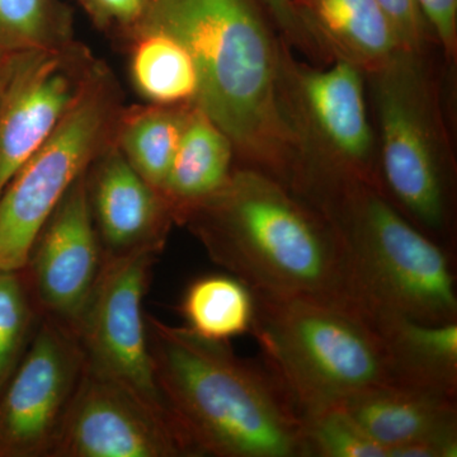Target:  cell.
<instances>
[{"label":"cell","mask_w":457,"mask_h":457,"mask_svg":"<svg viewBox=\"0 0 457 457\" xmlns=\"http://www.w3.org/2000/svg\"><path fill=\"white\" fill-rule=\"evenodd\" d=\"M173 36L198 74L195 106L233 143L248 167L293 188L305 143L288 89V56L255 0H149L135 32Z\"/></svg>","instance_id":"6da1fadb"},{"label":"cell","mask_w":457,"mask_h":457,"mask_svg":"<svg viewBox=\"0 0 457 457\" xmlns=\"http://www.w3.org/2000/svg\"><path fill=\"white\" fill-rule=\"evenodd\" d=\"M429 31L447 55L453 56L457 42V0H417Z\"/></svg>","instance_id":"4316f807"},{"label":"cell","mask_w":457,"mask_h":457,"mask_svg":"<svg viewBox=\"0 0 457 457\" xmlns=\"http://www.w3.org/2000/svg\"><path fill=\"white\" fill-rule=\"evenodd\" d=\"M84 365L73 328L41 315L0 394V457H49Z\"/></svg>","instance_id":"30bf717a"},{"label":"cell","mask_w":457,"mask_h":457,"mask_svg":"<svg viewBox=\"0 0 457 457\" xmlns=\"http://www.w3.org/2000/svg\"><path fill=\"white\" fill-rule=\"evenodd\" d=\"M306 457H389L341 407L302 417Z\"/></svg>","instance_id":"cb8c5ba5"},{"label":"cell","mask_w":457,"mask_h":457,"mask_svg":"<svg viewBox=\"0 0 457 457\" xmlns=\"http://www.w3.org/2000/svg\"><path fill=\"white\" fill-rule=\"evenodd\" d=\"M87 173L75 180L42 228L25 269L38 312L74 330L104 264Z\"/></svg>","instance_id":"4fadbf2b"},{"label":"cell","mask_w":457,"mask_h":457,"mask_svg":"<svg viewBox=\"0 0 457 457\" xmlns=\"http://www.w3.org/2000/svg\"><path fill=\"white\" fill-rule=\"evenodd\" d=\"M180 312L192 332L212 341L228 342L251 333L255 297L245 282L228 273L204 276L188 286Z\"/></svg>","instance_id":"44dd1931"},{"label":"cell","mask_w":457,"mask_h":457,"mask_svg":"<svg viewBox=\"0 0 457 457\" xmlns=\"http://www.w3.org/2000/svg\"><path fill=\"white\" fill-rule=\"evenodd\" d=\"M116 95L104 71L0 195V270H23L69 189L113 140Z\"/></svg>","instance_id":"52a82bcc"},{"label":"cell","mask_w":457,"mask_h":457,"mask_svg":"<svg viewBox=\"0 0 457 457\" xmlns=\"http://www.w3.org/2000/svg\"><path fill=\"white\" fill-rule=\"evenodd\" d=\"M191 104L132 110L120 117L114 129V144L126 161L159 191L179 149Z\"/></svg>","instance_id":"d6986e66"},{"label":"cell","mask_w":457,"mask_h":457,"mask_svg":"<svg viewBox=\"0 0 457 457\" xmlns=\"http://www.w3.org/2000/svg\"><path fill=\"white\" fill-rule=\"evenodd\" d=\"M210 260L252 293L359 312L341 240L314 204L252 167L179 216Z\"/></svg>","instance_id":"7a4b0ae2"},{"label":"cell","mask_w":457,"mask_h":457,"mask_svg":"<svg viewBox=\"0 0 457 457\" xmlns=\"http://www.w3.org/2000/svg\"><path fill=\"white\" fill-rule=\"evenodd\" d=\"M158 255L159 252L143 251L104 258L75 333L89 368L121 384L170 420L156 386L143 311L144 296Z\"/></svg>","instance_id":"9c48e42d"},{"label":"cell","mask_w":457,"mask_h":457,"mask_svg":"<svg viewBox=\"0 0 457 457\" xmlns=\"http://www.w3.org/2000/svg\"><path fill=\"white\" fill-rule=\"evenodd\" d=\"M93 18L99 23L135 26L146 7V0H82Z\"/></svg>","instance_id":"83f0119b"},{"label":"cell","mask_w":457,"mask_h":457,"mask_svg":"<svg viewBox=\"0 0 457 457\" xmlns=\"http://www.w3.org/2000/svg\"><path fill=\"white\" fill-rule=\"evenodd\" d=\"M147 2H149V0H146V4H147Z\"/></svg>","instance_id":"f546056e"},{"label":"cell","mask_w":457,"mask_h":457,"mask_svg":"<svg viewBox=\"0 0 457 457\" xmlns=\"http://www.w3.org/2000/svg\"><path fill=\"white\" fill-rule=\"evenodd\" d=\"M176 426L121 384L84 365L49 457H191Z\"/></svg>","instance_id":"7c38bea8"},{"label":"cell","mask_w":457,"mask_h":457,"mask_svg":"<svg viewBox=\"0 0 457 457\" xmlns=\"http://www.w3.org/2000/svg\"><path fill=\"white\" fill-rule=\"evenodd\" d=\"M131 57L135 88L156 106L194 104L198 92L196 65L182 42L161 31H139Z\"/></svg>","instance_id":"ffe728a7"},{"label":"cell","mask_w":457,"mask_h":457,"mask_svg":"<svg viewBox=\"0 0 457 457\" xmlns=\"http://www.w3.org/2000/svg\"><path fill=\"white\" fill-rule=\"evenodd\" d=\"M145 323L156 386L195 456L306 457L302 417L263 362L154 315Z\"/></svg>","instance_id":"3957f363"},{"label":"cell","mask_w":457,"mask_h":457,"mask_svg":"<svg viewBox=\"0 0 457 457\" xmlns=\"http://www.w3.org/2000/svg\"><path fill=\"white\" fill-rule=\"evenodd\" d=\"M395 27L403 47L422 53L429 29L417 0H376Z\"/></svg>","instance_id":"d4e9b609"},{"label":"cell","mask_w":457,"mask_h":457,"mask_svg":"<svg viewBox=\"0 0 457 457\" xmlns=\"http://www.w3.org/2000/svg\"><path fill=\"white\" fill-rule=\"evenodd\" d=\"M395 383L457 398V321L427 324L393 314L368 317Z\"/></svg>","instance_id":"e0dca14e"},{"label":"cell","mask_w":457,"mask_h":457,"mask_svg":"<svg viewBox=\"0 0 457 457\" xmlns=\"http://www.w3.org/2000/svg\"><path fill=\"white\" fill-rule=\"evenodd\" d=\"M457 398L385 384L338 404L389 457H456Z\"/></svg>","instance_id":"9a60e30c"},{"label":"cell","mask_w":457,"mask_h":457,"mask_svg":"<svg viewBox=\"0 0 457 457\" xmlns=\"http://www.w3.org/2000/svg\"><path fill=\"white\" fill-rule=\"evenodd\" d=\"M366 74L380 140L378 187L409 221L450 249L453 162L422 53L400 49Z\"/></svg>","instance_id":"8992f818"},{"label":"cell","mask_w":457,"mask_h":457,"mask_svg":"<svg viewBox=\"0 0 457 457\" xmlns=\"http://www.w3.org/2000/svg\"><path fill=\"white\" fill-rule=\"evenodd\" d=\"M303 25L321 49L371 71L404 49L376 0H294Z\"/></svg>","instance_id":"2e32d148"},{"label":"cell","mask_w":457,"mask_h":457,"mask_svg":"<svg viewBox=\"0 0 457 457\" xmlns=\"http://www.w3.org/2000/svg\"><path fill=\"white\" fill-rule=\"evenodd\" d=\"M341 240L360 312L427 324L457 321L451 252L409 221L378 186L327 183L306 198Z\"/></svg>","instance_id":"277c9868"},{"label":"cell","mask_w":457,"mask_h":457,"mask_svg":"<svg viewBox=\"0 0 457 457\" xmlns=\"http://www.w3.org/2000/svg\"><path fill=\"white\" fill-rule=\"evenodd\" d=\"M260 2L284 33L288 44L295 45L297 49L311 54L312 56L326 57V53L321 49L320 45L303 25L294 0H260Z\"/></svg>","instance_id":"484cf974"},{"label":"cell","mask_w":457,"mask_h":457,"mask_svg":"<svg viewBox=\"0 0 457 457\" xmlns=\"http://www.w3.org/2000/svg\"><path fill=\"white\" fill-rule=\"evenodd\" d=\"M101 68L73 42L12 54L0 96V195L59 128Z\"/></svg>","instance_id":"8fae6325"},{"label":"cell","mask_w":457,"mask_h":457,"mask_svg":"<svg viewBox=\"0 0 457 457\" xmlns=\"http://www.w3.org/2000/svg\"><path fill=\"white\" fill-rule=\"evenodd\" d=\"M287 74L295 117L305 141V162L295 191L303 195L323 183L345 179L378 187L365 71L345 59H336L327 69L288 59Z\"/></svg>","instance_id":"ba28073f"},{"label":"cell","mask_w":457,"mask_h":457,"mask_svg":"<svg viewBox=\"0 0 457 457\" xmlns=\"http://www.w3.org/2000/svg\"><path fill=\"white\" fill-rule=\"evenodd\" d=\"M69 42L71 22L56 0H0V50L25 53Z\"/></svg>","instance_id":"7402d4cb"},{"label":"cell","mask_w":457,"mask_h":457,"mask_svg":"<svg viewBox=\"0 0 457 457\" xmlns=\"http://www.w3.org/2000/svg\"><path fill=\"white\" fill-rule=\"evenodd\" d=\"M251 333L262 361L300 417L396 384L389 357L369 319L338 306L254 295Z\"/></svg>","instance_id":"5b68a950"},{"label":"cell","mask_w":457,"mask_h":457,"mask_svg":"<svg viewBox=\"0 0 457 457\" xmlns=\"http://www.w3.org/2000/svg\"><path fill=\"white\" fill-rule=\"evenodd\" d=\"M87 186L104 258L163 251L174 221L170 204L112 141L90 165Z\"/></svg>","instance_id":"5bb4252c"},{"label":"cell","mask_w":457,"mask_h":457,"mask_svg":"<svg viewBox=\"0 0 457 457\" xmlns=\"http://www.w3.org/2000/svg\"><path fill=\"white\" fill-rule=\"evenodd\" d=\"M12 54L4 53L0 50V96H2L3 86H4L5 77H7V71L9 60H11Z\"/></svg>","instance_id":"f1b7e54d"},{"label":"cell","mask_w":457,"mask_h":457,"mask_svg":"<svg viewBox=\"0 0 457 457\" xmlns=\"http://www.w3.org/2000/svg\"><path fill=\"white\" fill-rule=\"evenodd\" d=\"M234 152L227 134L204 111L191 104L161 191L173 212L174 221L227 185L234 170Z\"/></svg>","instance_id":"ac0fdd59"},{"label":"cell","mask_w":457,"mask_h":457,"mask_svg":"<svg viewBox=\"0 0 457 457\" xmlns=\"http://www.w3.org/2000/svg\"><path fill=\"white\" fill-rule=\"evenodd\" d=\"M36 312L25 270H0V394L31 341Z\"/></svg>","instance_id":"603a6c76"}]
</instances>
